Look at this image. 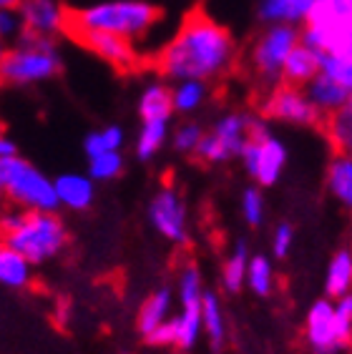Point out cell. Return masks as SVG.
<instances>
[{
    "label": "cell",
    "mask_w": 352,
    "mask_h": 354,
    "mask_svg": "<svg viewBox=\"0 0 352 354\" xmlns=\"http://www.w3.org/2000/svg\"><path fill=\"white\" fill-rule=\"evenodd\" d=\"M239 58L234 35L204 10H191L156 55V68L169 81H217Z\"/></svg>",
    "instance_id": "obj_1"
},
{
    "label": "cell",
    "mask_w": 352,
    "mask_h": 354,
    "mask_svg": "<svg viewBox=\"0 0 352 354\" xmlns=\"http://www.w3.org/2000/svg\"><path fill=\"white\" fill-rule=\"evenodd\" d=\"M161 21V10L146 0H103L71 10L68 35L76 30H101L126 41H143Z\"/></svg>",
    "instance_id": "obj_2"
},
{
    "label": "cell",
    "mask_w": 352,
    "mask_h": 354,
    "mask_svg": "<svg viewBox=\"0 0 352 354\" xmlns=\"http://www.w3.org/2000/svg\"><path fill=\"white\" fill-rule=\"evenodd\" d=\"M61 71V50L51 38L26 35L15 46L8 48L6 58L0 61V83L26 88L55 78Z\"/></svg>",
    "instance_id": "obj_3"
},
{
    "label": "cell",
    "mask_w": 352,
    "mask_h": 354,
    "mask_svg": "<svg viewBox=\"0 0 352 354\" xmlns=\"http://www.w3.org/2000/svg\"><path fill=\"white\" fill-rule=\"evenodd\" d=\"M0 244L23 254L33 266H41L66 249L68 229L58 212H23L21 224L0 236Z\"/></svg>",
    "instance_id": "obj_4"
},
{
    "label": "cell",
    "mask_w": 352,
    "mask_h": 354,
    "mask_svg": "<svg viewBox=\"0 0 352 354\" xmlns=\"http://www.w3.org/2000/svg\"><path fill=\"white\" fill-rule=\"evenodd\" d=\"M0 184H3V196L18 209L58 212V206H61L55 196L53 178L46 176L38 166H33L18 153L0 161Z\"/></svg>",
    "instance_id": "obj_5"
},
{
    "label": "cell",
    "mask_w": 352,
    "mask_h": 354,
    "mask_svg": "<svg viewBox=\"0 0 352 354\" xmlns=\"http://www.w3.org/2000/svg\"><path fill=\"white\" fill-rule=\"evenodd\" d=\"M259 116L249 113V111H229L214 121L206 133H204L202 143H199L197 158L202 164L209 166H222L229 161H239L247 149V143L254 138V129H257Z\"/></svg>",
    "instance_id": "obj_6"
},
{
    "label": "cell",
    "mask_w": 352,
    "mask_h": 354,
    "mask_svg": "<svg viewBox=\"0 0 352 354\" xmlns=\"http://www.w3.org/2000/svg\"><path fill=\"white\" fill-rule=\"evenodd\" d=\"M299 28L302 26H290V23L264 26V30L252 43L249 66L270 91L282 83L287 58L299 46Z\"/></svg>",
    "instance_id": "obj_7"
},
{
    "label": "cell",
    "mask_w": 352,
    "mask_h": 354,
    "mask_svg": "<svg viewBox=\"0 0 352 354\" xmlns=\"http://www.w3.org/2000/svg\"><path fill=\"white\" fill-rule=\"evenodd\" d=\"M302 339L310 354H342L350 349L352 334L342 329L335 312V299L322 297L307 309Z\"/></svg>",
    "instance_id": "obj_8"
},
{
    "label": "cell",
    "mask_w": 352,
    "mask_h": 354,
    "mask_svg": "<svg viewBox=\"0 0 352 354\" xmlns=\"http://www.w3.org/2000/svg\"><path fill=\"white\" fill-rule=\"evenodd\" d=\"M262 116L270 121L299 126V129H322L325 126V116L315 109L307 91L297 88V86H287V83H279L277 88L267 93V101L262 103Z\"/></svg>",
    "instance_id": "obj_9"
},
{
    "label": "cell",
    "mask_w": 352,
    "mask_h": 354,
    "mask_svg": "<svg viewBox=\"0 0 352 354\" xmlns=\"http://www.w3.org/2000/svg\"><path fill=\"white\" fill-rule=\"evenodd\" d=\"M290 153L287 146L279 141L274 133H267L262 138H252L244 149L239 164H242L244 174L252 178V184H257L259 189H272L279 184V178L285 174Z\"/></svg>",
    "instance_id": "obj_10"
},
{
    "label": "cell",
    "mask_w": 352,
    "mask_h": 354,
    "mask_svg": "<svg viewBox=\"0 0 352 354\" xmlns=\"http://www.w3.org/2000/svg\"><path fill=\"white\" fill-rule=\"evenodd\" d=\"M149 221L156 232L171 244H186L189 241V214L179 189L164 184L149 201Z\"/></svg>",
    "instance_id": "obj_11"
},
{
    "label": "cell",
    "mask_w": 352,
    "mask_h": 354,
    "mask_svg": "<svg viewBox=\"0 0 352 354\" xmlns=\"http://www.w3.org/2000/svg\"><path fill=\"white\" fill-rule=\"evenodd\" d=\"M18 10L23 15L26 35L55 41L58 35L68 33L71 10L63 0H21Z\"/></svg>",
    "instance_id": "obj_12"
},
{
    "label": "cell",
    "mask_w": 352,
    "mask_h": 354,
    "mask_svg": "<svg viewBox=\"0 0 352 354\" xmlns=\"http://www.w3.org/2000/svg\"><path fill=\"white\" fill-rule=\"evenodd\" d=\"M71 38L118 71H134L139 66V53H136L134 43L126 38L101 33V30H76V33H71Z\"/></svg>",
    "instance_id": "obj_13"
},
{
    "label": "cell",
    "mask_w": 352,
    "mask_h": 354,
    "mask_svg": "<svg viewBox=\"0 0 352 354\" xmlns=\"http://www.w3.org/2000/svg\"><path fill=\"white\" fill-rule=\"evenodd\" d=\"M55 184V196H58V204L68 212H86L91 209L96 198V191H94V178L88 176V174H73V171H68V174H61V176L53 178Z\"/></svg>",
    "instance_id": "obj_14"
},
{
    "label": "cell",
    "mask_w": 352,
    "mask_h": 354,
    "mask_svg": "<svg viewBox=\"0 0 352 354\" xmlns=\"http://www.w3.org/2000/svg\"><path fill=\"white\" fill-rule=\"evenodd\" d=\"M305 91H307V95H310V101L315 103V109L325 118L335 116L337 111H342L347 103L352 101V91H347L342 83H337L327 73L315 75L305 86Z\"/></svg>",
    "instance_id": "obj_15"
},
{
    "label": "cell",
    "mask_w": 352,
    "mask_h": 354,
    "mask_svg": "<svg viewBox=\"0 0 352 354\" xmlns=\"http://www.w3.org/2000/svg\"><path fill=\"white\" fill-rule=\"evenodd\" d=\"M171 309H174V292H171L169 286H159V289H154L143 299L141 309H139V317H136V327H139L143 339L174 317Z\"/></svg>",
    "instance_id": "obj_16"
},
{
    "label": "cell",
    "mask_w": 352,
    "mask_h": 354,
    "mask_svg": "<svg viewBox=\"0 0 352 354\" xmlns=\"http://www.w3.org/2000/svg\"><path fill=\"white\" fill-rule=\"evenodd\" d=\"M252 246L247 239H237L222 264V289L227 294H239L247 286V272L252 261Z\"/></svg>",
    "instance_id": "obj_17"
},
{
    "label": "cell",
    "mask_w": 352,
    "mask_h": 354,
    "mask_svg": "<svg viewBox=\"0 0 352 354\" xmlns=\"http://www.w3.org/2000/svg\"><path fill=\"white\" fill-rule=\"evenodd\" d=\"M319 73H322V53H317V50H312V48L299 43L292 50L290 58H287L285 71H282V83L305 88L307 83Z\"/></svg>",
    "instance_id": "obj_18"
},
{
    "label": "cell",
    "mask_w": 352,
    "mask_h": 354,
    "mask_svg": "<svg viewBox=\"0 0 352 354\" xmlns=\"http://www.w3.org/2000/svg\"><path fill=\"white\" fill-rule=\"evenodd\" d=\"M202 322H204V334L209 339V347L214 352L227 344V334H229V324H227V314H224V304L219 299L217 292L206 289L202 304Z\"/></svg>",
    "instance_id": "obj_19"
},
{
    "label": "cell",
    "mask_w": 352,
    "mask_h": 354,
    "mask_svg": "<svg viewBox=\"0 0 352 354\" xmlns=\"http://www.w3.org/2000/svg\"><path fill=\"white\" fill-rule=\"evenodd\" d=\"M352 292V246H342L332 254L325 272V297L340 299Z\"/></svg>",
    "instance_id": "obj_20"
},
{
    "label": "cell",
    "mask_w": 352,
    "mask_h": 354,
    "mask_svg": "<svg viewBox=\"0 0 352 354\" xmlns=\"http://www.w3.org/2000/svg\"><path fill=\"white\" fill-rule=\"evenodd\" d=\"M139 116L141 121H156V118H171L174 113V101H171V88L164 81H151L143 86L139 93Z\"/></svg>",
    "instance_id": "obj_21"
},
{
    "label": "cell",
    "mask_w": 352,
    "mask_h": 354,
    "mask_svg": "<svg viewBox=\"0 0 352 354\" xmlns=\"http://www.w3.org/2000/svg\"><path fill=\"white\" fill-rule=\"evenodd\" d=\"M0 284L8 289H26L33 284V264L6 244H0Z\"/></svg>",
    "instance_id": "obj_22"
},
{
    "label": "cell",
    "mask_w": 352,
    "mask_h": 354,
    "mask_svg": "<svg viewBox=\"0 0 352 354\" xmlns=\"http://www.w3.org/2000/svg\"><path fill=\"white\" fill-rule=\"evenodd\" d=\"M171 138V118H156V121H141L139 136H136V156L139 161H151Z\"/></svg>",
    "instance_id": "obj_23"
},
{
    "label": "cell",
    "mask_w": 352,
    "mask_h": 354,
    "mask_svg": "<svg viewBox=\"0 0 352 354\" xmlns=\"http://www.w3.org/2000/svg\"><path fill=\"white\" fill-rule=\"evenodd\" d=\"M327 191L340 204L352 212V156L350 153H335L327 166Z\"/></svg>",
    "instance_id": "obj_24"
},
{
    "label": "cell",
    "mask_w": 352,
    "mask_h": 354,
    "mask_svg": "<svg viewBox=\"0 0 352 354\" xmlns=\"http://www.w3.org/2000/svg\"><path fill=\"white\" fill-rule=\"evenodd\" d=\"M247 289L254 297H272L277 292V266L274 259H270L267 254H254L249 261V272H247Z\"/></svg>",
    "instance_id": "obj_25"
},
{
    "label": "cell",
    "mask_w": 352,
    "mask_h": 354,
    "mask_svg": "<svg viewBox=\"0 0 352 354\" xmlns=\"http://www.w3.org/2000/svg\"><path fill=\"white\" fill-rule=\"evenodd\" d=\"M209 98V83L206 81H176L171 86V101H174V113L189 116L197 113Z\"/></svg>",
    "instance_id": "obj_26"
},
{
    "label": "cell",
    "mask_w": 352,
    "mask_h": 354,
    "mask_svg": "<svg viewBox=\"0 0 352 354\" xmlns=\"http://www.w3.org/2000/svg\"><path fill=\"white\" fill-rule=\"evenodd\" d=\"M325 133L330 136L335 153H350L352 156V101L335 116L325 118Z\"/></svg>",
    "instance_id": "obj_27"
},
{
    "label": "cell",
    "mask_w": 352,
    "mask_h": 354,
    "mask_svg": "<svg viewBox=\"0 0 352 354\" xmlns=\"http://www.w3.org/2000/svg\"><path fill=\"white\" fill-rule=\"evenodd\" d=\"M123 141H126V133H123L121 126H103L98 131H91L83 138V151H86L88 158H94V156H101V153L121 151Z\"/></svg>",
    "instance_id": "obj_28"
},
{
    "label": "cell",
    "mask_w": 352,
    "mask_h": 354,
    "mask_svg": "<svg viewBox=\"0 0 352 354\" xmlns=\"http://www.w3.org/2000/svg\"><path fill=\"white\" fill-rule=\"evenodd\" d=\"M239 212H242L244 224L257 229V226L264 224L267 218V204H264L262 189L257 184H249L242 191V198H239Z\"/></svg>",
    "instance_id": "obj_29"
},
{
    "label": "cell",
    "mask_w": 352,
    "mask_h": 354,
    "mask_svg": "<svg viewBox=\"0 0 352 354\" xmlns=\"http://www.w3.org/2000/svg\"><path fill=\"white\" fill-rule=\"evenodd\" d=\"M322 73L352 91V50H327L322 55Z\"/></svg>",
    "instance_id": "obj_30"
},
{
    "label": "cell",
    "mask_w": 352,
    "mask_h": 354,
    "mask_svg": "<svg viewBox=\"0 0 352 354\" xmlns=\"http://www.w3.org/2000/svg\"><path fill=\"white\" fill-rule=\"evenodd\" d=\"M204 133H206V131H204L197 121H184L171 131V146H174V151H179V153L197 156Z\"/></svg>",
    "instance_id": "obj_31"
},
{
    "label": "cell",
    "mask_w": 352,
    "mask_h": 354,
    "mask_svg": "<svg viewBox=\"0 0 352 354\" xmlns=\"http://www.w3.org/2000/svg\"><path fill=\"white\" fill-rule=\"evenodd\" d=\"M121 171H123L121 151L88 158V176L94 178V181H111V178H116Z\"/></svg>",
    "instance_id": "obj_32"
},
{
    "label": "cell",
    "mask_w": 352,
    "mask_h": 354,
    "mask_svg": "<svg viewBox=\"0 0 352 354\" xmlns=\"http://www.w3.org/2000/svg\"><path fill=\"white\" fill-rule=\"evenodd\" d=\"M26 33L23 26V15L18 8H6L0 10V38L6 43H18Z\"/></svg>",
    "instance_id": "obj_33"
},
{
    "label": "cell",
    "mask_w": 352,
    "mask_h": 354,
    "mask_svg": "<svg viewBox=\"0 0 352 354\" xmlns=\"http://www.w3.org/2000/svg\"><path fill=\"white\" fill-rule=\"evenodd\" d=\"M294 246V226L290 221H279L272 232V257L274 259H287Z\"/></svg>",
    "instance_id": "obj_34"
},
{
    "label": "cell",
    "mask_w": 352,
    "mask_h": 354,
    "mask_svg": "<svg viewBox=\"0 0 352 354\" xmlns=\"http://www.w3.org/2000/svg\"><path fill=\"white\" fill-rule=\"evenodd\" d=\"M13 153H15L13 138L0 131V161H3V158H8V156H13Z\"/></svg>",
    "instance_id": "obj_35"
},
{
    "label": "cell",
    "mask_w": 352,
    "mask_h": 354,
    "mask_svg": "<svg viewBox=\"0 0 352 354\" xmlns=\"http://www.w3.org/2000/svg\"><path fill=\"white\" fill-rule=\"evenodd\" d=\"M21 6V0H0V10H6V8H18Z\"/></svg>",
    "instance_id": "obj_36"
},
{
    "label": "cell",
    "mask_w": 352,
    "mask_h": 354,
    "mask_svg": "<svg viewBox=\"0 0 352 354\" xmlns=\"http://www.w3.org/2000/svg\"><path fill=\"white\" fill-rule=\"evenodd\" d=\"M6 53H8V43L3 41V38H0V61L6 58Z\"/></svg>",
    "instance_id": "obj_37"
},
{
    "label": "cell",
    "mask_w": 352,
    "mask_h": 354,
    "mask_svg": "<svg viewBox=\"0 0 352 354\" xmlns=\"http://www.w3.org/2000/svg\"><path fill=\"white\" fill-rule=\"evenodd\" d=\"M0 196H3V184H0Z\"/></svg>",
    "instance_id": "obj_38"
}]
</instances>
